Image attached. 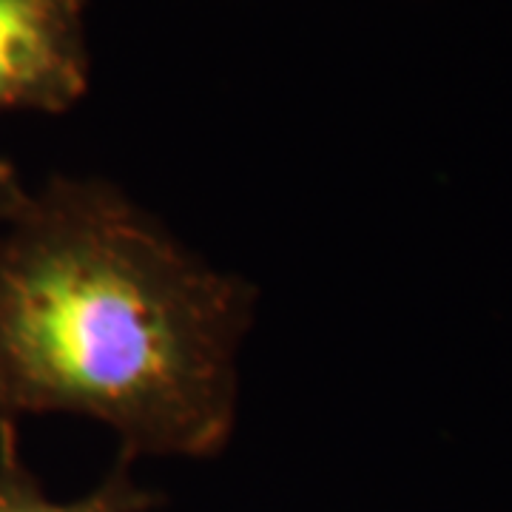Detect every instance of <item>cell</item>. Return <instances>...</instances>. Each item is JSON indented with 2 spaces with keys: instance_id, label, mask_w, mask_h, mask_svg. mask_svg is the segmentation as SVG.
Returning <instances> with one entry per match:
<instances>
[{
  "instance_id": "277c9868",
  "label": "cell",
  "mask_w": 512,
  "mask_h": 512,
  "mask_svg": "<svg viewBox=\"0 0 512 512\" xmlns=\"http://www.w3.org/2000/svg\"><path fill=\"white\" fill-rule=\"evenodd\" d=\"M29 197V188L20 183L15 165L0 157V222H6Z\"/></svg>"
},
{
  "instance_id": "3957f363",
  "label": "cell",
  "mask_w": 512,
  "mask_h": 512,
  "mask_svg": "<svg viewBox=\"0 0 512 512\" xmlns=\"http://www.w3.org/2000/svg\"><path fill=\"white\" fill-rule=\"evenodd\" d=\"M154 504L157 495L137 487L134 478L128 476L126 464L117 467L97 490L77 501L49 498L20 461L15 424L0 421V512H146Z\"/></svg>"
},
{
  "instance_id": "7a4b0ae2",
  "label": "cell",
  "mask_w": 512,
  "mask_h": 512,
  "mask_svg": "<svg viewBox=\"0 0 512 512\" xmlns=\"http://www.w3.org/2000/svg\"><path fill=\"white\" fill-rule=\"evenodd\" d=\"M89 0H0V111L63 114L89 92Z\"/></svg>"
},
{
  "instance_id": "6da1fadb",
  "label": "cell",
  "mask_w": 512,
  "mask_h": 512,
  "mask_svg": "<svg viewBox=\"0 0 512 512\" xmlns=\"http://www.w3.org/2000/svg\"><path fill=\"white\" fill-rule=\"evenodd\" d=\"M256 288L117 185L52 177L0 222V421L72 413L131 456L220 453Z\"/></svg>"
}]
</instances>
